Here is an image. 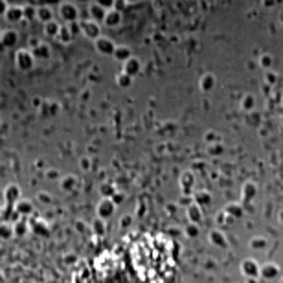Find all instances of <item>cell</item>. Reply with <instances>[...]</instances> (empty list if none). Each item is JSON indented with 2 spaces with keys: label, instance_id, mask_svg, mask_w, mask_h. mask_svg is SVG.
Wrapping results in <instances>:
<instances>
[{
  "label": "cell",
  "instance_id": "cell-1",
  "mask_svg": "<svg viewBox=\"0 0 283 283\" xmlns=\"http://www.w3.org/2000/svg\"><path fill=\"white\" fill-rule=\"evenodd\" d=\"M55 13H57V19L63 24L77 22V21H81V15H83L81 8L77 6L76 2H72V0H63L61 4L55 8Z\"/></svg>",
  "mask_w": 283,
  "mask_h": 283
},
{
  "label": "cell",
  "instance_id": "cell-2",
  "mask_svg": "<svg viewBox=\"0 0 283 283\" xmlns=\"http://www.w3.org/2000/svg\"><path fill=\"white\" fill-rule=\"evenodd\" d=\"M35 57L31 54L30 48H19L15 54V66L21 72H30L33 66H35Z\"/></svg>",
  "mask_w": 283,
  "mask_h": 283
},
{
  "label": "cell",
  "instance_id": "cell-3",
  "mask_svg": "<svg viewBox=\"0 0 283 283\" xmlns=\"http://www.w3.org/2000/svg\"><path fill=\"white\" fill-rule=\"evenodd\" d=\"M79 22H81V35L90 39L92 43L103 35V24L96 22V21H92V19H81Z\"/></svg>",
  "mask_w": 283,
  "mask_h": 283
},
{
  "label": "cell",
  "instance_id": "cell-4",
  "mask_svg": "<svg viewBox=\"0 0 283 283\" xmlns=\"http://www.w3.org/2000/svg\"><path fill=\"white\" fill-rule=\"evenodd\" d=\"M30 50L35 57V61H48L52 57V48L43 41H33L30 44Z\"/></svg>",
  "mask_w": 283,
  "mask_h": 283
},
{
  "label": "cell",
  "instance_id": "cell-5",
  "mask_svg": "<svg viewBox=\"0 0 283 283\" xmlns=\"http://www.w3.org/2000/svg\"><path fill=\"white\" fill-rule=\"evenodd\" d=\"M94 48H96V52L100 55L112 57V54H114L116 50V43L110 37H107V35H101V37H98L94 41Z\"/></svg>",
  "mask_w": 283,
  "mask_h": 283
},
{
  "label": "cell",
  "instance_id": "cell-6",
  "mask_svg": "<svg viewBox=\"0 0 283 283\" xmlns=\"http://www.w3.org/2000/svg\"><path fill=\"white\" fill-rule=\"evenodd\" d=\"M105 15H107V9L101 8L100 4H96V2H90V4L87 6L85 15H81V19H92V21H96V22L103 24Z\"/></svg>",
  "mask_w": 283,
  "mask_h": 283
},
{
  "label": "cell",
  "instance_id": "cell-7",
  "mask_svg": "<svg viewBox=\"0 0 283 283\" xmlns=\"http://www.w3.org/2000/svg\"><path fill=\"white\" fill-rule=\"evenodd\" d=\"M4 19H6V22H9V24L22 22V21H24L22 4H9L8 11L4 13Z\"/></svg>",
  "mask_w": 283,
  "mask_h": 283
},
{
  "label": "cell",
  "instance_id": "cell-8",
  "mask_svg": "<svg viewBox=\"0 0 283 283\" xmlns=\"http://www.w3.org/2000/svg\"><path fill=\"white\" fill-rule=\"evenodd\" d=\"M123 21V13L120 11V9H107V15H105V19H103V26L105 28H109V30H114V28H118L120 24H122Z\"/></svg>",
  "mask_w": 283,
  "mask_h": 283
},
{
  "label": "cell",
  "instance_id": "cell-9",
  "mask_svg": "<svg viewBox=\"0 0 283 283\" xmlns=\"http://www.w3.org/2000/svg\"><path fill=\"white\" fill-rule=\"evenodd\" d=\"M54 19H57L55 8L46 6V4H37V15H35V21L46 24V22H50V21H54Z\"/></svg>",
  "mask_w": 283,
  "mask_h": 283
},
{
  "label": "cell",
  "instance_id": "cell-10",
  "mask_svg": "<svg viewBox=\"0 0 283 283\" xmlns=\"http://www.w3.org/2000/svg\"><path fill=\"white\" fill-rule=\"evenodd\" d=\"M140 70H142V61L138 59L136 55H132L131 59H127V61L123 63V72L125 74H129V76H136V74H140Z\"/></svg>",
  "mask_w": 283,
  "mask_h": 283
},
{
  "label": "cell",
  "instance_id": "cell-11",
  "mask_svg": "<svg viewBox=\"0 0 283 283\" xmlns=\"http://www.w3.org/2000/svg\"><path fill=\"white\" fill-rule=\"evenodd\" d=\"M19 43V31L17 30H4L2 31V37H0V44L6 46V48H11Z\"/></svg>",
  "mask_w": 283,
  "mask_h": 283
},
{
  "label": "cell",
  "instance_id": "cell-12",
  "mask_svg": "<svg viewBox=\"0 0 283 283\" xmlns=\"http://www.w3.org/2000/svg\"><path fill=\"white\" fill-rule=\"evenodd\" d=\"M131 57H132V50H131L129 46L116 44V50L114 54H112V59H114V61H120L123 65V63L127 61V59H131Z\"/></svg>",
  "mask_w": 283,
  "mask_h": 283
},
{
  "label": "cell",
  "instance_id": "cell-13",
  "mask_svg": "<svg viewBox=\"0 0 283 283\" xmlns=\"http://www.w3.org/2000/svg\"><path fill=\"white\" fill-rule=\"evenodd\" d=\"M44 26V35L50 39H55L57 37V33H59V30H61L63 22L59 21V19H54V21H50V22L43 24Z\"/></svg>",
  "mask_w": 283,
  "mask_h": 283
},
{
  "label": "cell",
  "instance_id": "cell-14",
  "mask_svg": "<svg viewBox=\"0 0 283 283\" xmlns=\"http://www.w3.org/2000/svg\"><path fill=\"white\" fill-rule=\"evenodd\" d=\"M57 41L61 43V44H70L74 39H76V35L70 31V28H68V24H63L61 26V30H59V33H57Z\"/></svg>",
  "mask_w": 283,
  "mask_h": 283
},
{
  "label": "cell",
  "instance_id": "cell-15",
  "mask_svg": "<svg viewBox=\"0 0 283 283\" xmlns=\"http://www.w3.org/2000/svg\"><path fill=\"white\" fill-rule=\"evenodd\" d=\"M24 9V21H33L37 15V6L35 4H22Z\"/></svg>",
  "mask_w": 283,
  "mask_h": 283
},
{
  "label": "cell",
  "instance_id": "cell-16",
  "mask_svg": "<svg viewBox=\"0 0 283 283\" xmlns=\"http://www.w3.org/2000/svg\"><path fill=\"white\" fill-rule=\"evenodd\" d=\"M116 83L120 85V87H129L131 83H132V76H129V74H125V72H120L118 76H116Z\"/></svg>",
  "mask_w": 283,
  "mask_h": 283
},
{
  "label": "cell",
  "instance_id": "cell-17",
  "mask_svg": "<svg viewBox=\"0 0 283 283\" xmlns=\"http://www.w3.org/2000/svg\"><path fill=\"white\" fill-rule=\"evenodd\" d=\"M260 65L263 66V68H270V66L274 65V59H272V55H268V54L261 55V57H260Z\"/></svg>",
  "mask_w": 283,
  "mask_h": 283
},
{
  "label": "cell",
  "instance_id": "cell-18",
  "mask_svg": "<svg viewBox=\"0 0 283 283\" xmlns=\"http://www.w3.org/2000/svg\"><path fill=\"white\" fill-rule=\"evenodd\" d=\"M96 4H100L101 8H105V9H112L116 6V0H94Z\"/></svg>",
  "mask_w": 283,
  "mask_h": 283
},
{
  "label": "cell",
  "instance_id": "cell-19",
  "mask_svg": "<svg viewBox=\"0 0 283 283\" xmlns=\"http://www.w3.org/2000/svg\"><path fill=\"white\" fill-rule=\"evenodd\" d=\"M200 83H202V87H204L202 90H208V88H206L208 85H210V87L214 85V76H210V74H208V76H204V77H202V81H200Z\"/></svg>",
  "mask_w": 283,
  "mask_h": 283
},
{
  "label": "cell",
  "instance_id": "cell-20",
  "mask_svg": "<svg viewBox=\"0 0 283 283\" xmlns=\"http://www.w3.org/2000/svg\"><path fill=\"white\" fill-rule=\"evenodd\" d=\"M63 0H39V4H46V6H52V8H57Z\"/></svg>",
  "mask_w": 283,
  "mask_h": 283
},
{
  "label": "cell",
  "instance_id": "cell-21",
  "mask_svg": "<svg viewBox=\"0 0 283 283\" xmlns=\"http://www.w3.org/2000/svg\"><path fill=\"white\" fill-rule=\"evenodd\" d=\"M8 8H9V2H8V0H0V15L4 17V13L8 11Z\"/></svg>",
  "mask_w": 283,
  "mask_h": 283
},
{
  "label": "cell",
  "instance_id": "cell-22",
  "mask_svg": "<svg viewBox=\"0 0 283 283\" xmlns=\"http://www.w3.org/2000/svg\"><path fill=\"white\" fill-rule=\"evenodd\" d=\"M72 2H76L77 6H88V4L94 2V0H72Z\"/></svg>",
  "mask_w": 283,
  "mask_h": 283
},
{
  "label": "cell",
  "instance_id": "cell-23",
  "mask_svg": "<svg viewBox=\"0 0 283 283\" xmlns=\"http://www.w3.org/2000/svg\"><path fill=\"white\" fill-rule=\"evenodd\" d=\"M138 2H142V0H125L127 6H132V4H138Z\"/></svg>",
  "mask_w": 283,
  "mask_h": 283
},
{
  "label": "cell",
  "instance_id": "cell-24",
  "mask_svg": "<svg viewBox=\"0 0 283 283\" xmlns=\"http://www.w3.org/2000/svg\"><path fill=\"white\" fill-rule=\"evenodd\" d=\"M9 4H19V2H17V0H8Z\"/></svg>",
  "mask_w": 283,
  "mask_h": 283
},
{
  "label": "cell",
  "instance_id": "cell-25",
  "mask_svg": "<svg viewBox=\"0 0 283 283\" xmlns=\"http://www.w3.org/2000/svg\"><path fill=\"white\" fill-rule=\"evenodd\" d=\"M2 31H4V30H2V28H0V37H2Z\"/></svg>",
  "mask_w": 283,
  "mask_h": 283
}]
</instances>
